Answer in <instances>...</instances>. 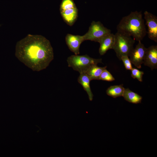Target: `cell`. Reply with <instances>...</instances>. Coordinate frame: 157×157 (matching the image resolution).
Returning a JSON list of instances; mask_svg holds the SVG:
<instances>
[{
    "label": "cell",
    "instance_id": "cell-1",
    "mask_svg": "<svg viewBox=\"0 0 157 157\" xmlns=\"http://www.w3.org/2000/svg\"><path fill=\"white\" fill-rule=\"evenodd\" d=\"M15 56L33 71L46 69L54 58L53 48L44 36L29 34L17 43Z\"/></svg>",
    "mask_w": 157,
    "mask_h": 157
},
{
    "label": "cell",
    "instance_id": "cell-2",
    "mask_svg": "<svg viewBox=\"0 0 157 157\" xmlns=\"http://www.w3.org/2000/svg\"><path fill=\"white\" fill-rule=\"evenodd\" d=\"M144 22L141 12H132L122 18L116 28L117 31L129 35L135 40L141 41L147 34Z\"/></svg>",
    "mask_w": 157,
    "mask_h": 157
},
{
    "label": "cell",
    "instance_id": "cell-3",
    "mask_svg": "<svg viewBox=\"0 0 157 157\" xmlns=\"http://www.w3.org/2000/svg\"><path fill=\"white\" fill-rule=\"evenodd\" d=\"M115 34V42L113 49L117 57L120 60L122 56H129L133 49L135 40L124 33L117 31Z\"/></svg>",
    "mask_w": 157,
    "mask_h": 157
},
{
    "label": "cell",
    "instance_id": "cell-4",
    "mask_svg": "<svg viewBox=\"0 0 157 157\" xmlns=\"http://www.w3.org/2000/svg\"><path fill=\"white\" fill-rule=\"evenodd\" d=\"M68 66L80 74L85 73L93 65L102 63V59H95L87 55H71L67 59Z\"/></svg>",
    "mask_w": 157,
    "mask_h": 157
},
{
    "label": "cell",
    "instance_id": "cell-5",
    "mask_svg": "<svg viewBox=\"0 0 157 157\" xmlns=\"http://www.w3.org/2000/svg\"><path fill=\"white\" fill-rule=\"evenodd\" d=\"M110 30L105 27L100 21H92L88 32L83 35L84 40L99 42L106 35L111 33Z\"/></svg>",
    "mask_w": 157,
    "mask_h": 157
},
{
    "label": "cell",
    "instance_id": "cell-6",
    "mask_svg": "<svg viewBox=\"0 0 157 157\" xmlns=\"http://www.w3.org/2000/svg\"><path fill=\"white\" fill-rule=\"evenodd\" d=\"M135 48H133L129 56V59L135 66L139 69L141 67L147 49L141 41H139Z\"/></svg>",
    "mask_w": 157,
    "mask_h": 157
},
{
    "label": "cell",
    "instance_id": "cell-7",
    "mask_svg": "<svg viewBox=\"0 0 157 157\" xmlns=\"http://www.w3.org/2000/svg\"><path fill=\"white\" fill-rule=\"evenodd\" d=\"M144 18L147 27V33L149 38L155 42H157V17L151 13L145 11Z\"/></svg>",
    "mask_w": 157,
    "mask_h": 157
},
{
    "label": "cell",
    "instance_id": "cell-8",
    "mask_svg": "<svg viewBox=\"0 0 157 157\" xmlns=\"http://www.w3.org/2000/svg\"><path fill=\"white\" fill-rule=\"evenodd\" d=\"M153 70L157 68V46L152 45L147 48L143 63Z\"/></svg>",
    "mask_w": 157,
    "mask_h": 157
},
{
    "label": "cell",
    "instance_id": "cell-9",
    "mask_svg": "<svg viewBox=\"0 0 157 157\" xmlns=\"http://www.w3.org/2000/svg\"><path fill=\"white\" fill-rule=\"evenodd\" d=\"M65 41L70 50L75 55L79 54V48L84 41L83 35H75L67 34L65 36Z\"/></svg>",
    "mask_w": 157,
    "mask_h": 157
},
{
    "label": "cell",
    "instance_id": "cell-10",
    "mask_svg": "<svg viewBox=\"0 0 157 157\" xmlns=\"http://www.w3.org/2000/svg\"><path fill=\"white\" fill-rule=\"evenodd\" d=\"M62 18L65 22L71 26L76 22L78 16V10L76 6L60 10Z\"/></svg>",
    "mask_w": 157,
    "mask_h": 157
},
{
    "label": "cell",
    "instance_id": "cell-11",
    "mask_svg": "<svg viewBox=\"0 0 157 157\" xmlns=\"http://www.w3.org/2000/svg\"><path fill=\"white\" fill-rule=\"evenodd\" d=\"M115 39V34L111 33L106 35L100 39L99 42L100 44L99 53L100 55H104L108 50L113 49Z\"/></svg>",
    "mask_w": 157,
    "mask_h": 157
},
{
    "label": "cell",
    "instance_id": "cell-12",
    "mask_svg": "<svg viewBox=\"0 0 157 157\" xmlns=\"http://www.w3.org/2000/svg\"><path fill=\"white\" fill-rule=\"evenodd\" d=\"M91 80L86 73L80 74L78 77V82L82 86L84 90L86 92L90 101L92 100L93 95L91 89L90 82Z\"/></svg>",
    "mask_w": 157,
    "mask_h": 157
},
{
    "label": "cell",
    "instance_id": "cell-13",
    "mask_svg": "<svg viewBox=\"0 0 157 157\" xmlns=\"http://www.w3.org/2000/svg\"><path fill=\"white\" fill-rule=\"evenodd\" d=\"M123 97L124 99L129 102L134 104L141 103L142 97L129 88H125Z\"/></svg>",
    "mask_w": 157,
    "mask_h": 157
},
{
    "label": "cell",
    "instance_id": "cell-14",
    "mask_svg": "<svg viewBox=\"0 0 157 157\" xmlns=\"http://www.w3.org/2000/svg\"><path fill=\"white\" fill-rule=\"evenodd\" d=\"M107 66L99 67L97 65H94L90 67L85 73L88 76L90 80H99L100 76Z\"/></svg>",
    "mask_w": 157,
    "mask_h": 157
},
{
    "label": "cell",
    "instance_id": "cell-15",
    "mask_svg": "<svg viewBox=\"0 0 157 157\" xmlns=\"http://www.w3.org/2000/svg\"><path fill=\"white\" fill-rule=\"evenodd\" d=\"M125 88L122 85L110 86L106 90V94L113 98L123 96Z\"/></svg>",
    "mask_w": 157,
    "mask_h": 157
},
{
    "label": "cell",
    "instance_id": "cell-16",
    "mask_svg": "<svg viewBox=\"0 0 157 157\" xmlns=\"http://www.w3.org/2000/svg\"><path fill=\"white\" fill-rule=\"evenodd\" d=\"M131 76L134 79H137L140 82L142 81V76L144 72L135 68H133L131 70Z\"/></svg>",
    "mask_w": 157,
    "mask_h": 157
},
{
    "label": "cell",
    "instance_id": "cell-17",
    "mask_svg": "<svg viewBox=\"0 0 157 157\" xmlns=\"http://www.w3.org/2000/svg\"><path fill=\"white\" fill-rule=\"evenodd\" d=\"M99 80L108 81H112L115 80V78L106 69L103 70L101 73Z\"/></svg>",
    "mask_w": 157,
    "mask_h": 157
},
{
    "label": "cell",
    "instance_id": "cell-18",
    "mask_svg": "<svg viewBox=\"0 0 157 157\" xmlns=\"http://www.w3.org/2000/svg\"><path fill=\"white\" fill-rule=\"evenodd\" d=\"M120 60L122 61L126 69L131 70L133 68L132 63L128 56H122Z\"/></svg>",
    "mask_w": 157,
    "mask_h": 157
}]
</instances>
